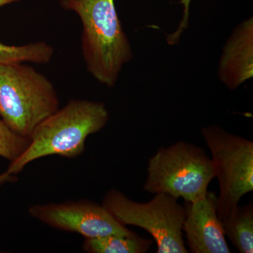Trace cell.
Returning a JSON list of instances; mask_svg holds the SVG:
<instances>
[{
	"instance_id": "6da1fadb",
	"label": "cell",
	"mask_w": 253,
	"mask_h": 253,
	"mask_svg": "<svg viewBox=\"0 0 253 253\" xmlns=\"http://www.w3.org/2000/svg\"><path fill=\"white\" fill-rule=\"evenodd\" d=\"M60 4L81 18V48L87 71L100 83L113 87L123 66L133 59L114 0H60Z\"/></svg>"
},
{
	"instance_id": "7a4b0ae2",
	"label": "cell",
	"mask_w": 253,
	"mask_h": 253,
	"mask_svg": "<svg viewBox=\"0 0 253 253\" xmlns=\"http://www.w3.org/2000/svg\"><path fill=\"white\" fill-rule=\"evenodd\" d=\"M109 121L104 103L71 100L37 126L27 149L10 163L7 172L14 175L30 163L45 156L77 157L84 151L86 138L101 131Z\"/></svg>"
},
{
	"instance_id": "3957f363",
	"label": "cell",
	"mask_w": 253,
	"mask_h": 253,
	"mask_svg": "<svg viewBox=\"0 0 253 253\" xmlns=\"http://www.w3.org/2000/svg\"><path fill=\"white\" fill-rule=\"evenodd\" d=\"M59 109L54 84L23 63H0V116L18 135L30 137Z\"/></svg>"
},
{
	"instance_id": "277c9868",
	"label": "cell",
	"mask_w": 253,
	"mask_h": 253,
	"mask_svg": "<svg viewBox=\"0 0 253 253\" xmlns=\"http://www.w3.org/2000/svg\"><path fill=\"white\" fill-rule=\"evenodd\" d=\"M146 172L145 191L188 203L204 199L215 178L212 160L205 150L184 141L160 148L148 161Z\"/></svg>"
},
{
	"instance_id": "5b68a950",
	"label": "cell",
	"mask_w": 253,
	"mask_h": 253,
	"mask_svg": "<svg viewBox=\"0 0 253 253\" xmlns=\"http://www.w3.org/2000/svg\"><path fill=\"white\" fill-rule=\"evenodd\" d=\"M118 221L147 231L157 245V253H188L184 241V206L166 194H155L148 202L133 201L119 190H109L102 203Z\"/></svg>"
},
{
	"instance_id": "8992f818",
	"label": "cell",
	"mask_w": 253,
	"mask_h": 253,
	"mask_svg": "<svg viewBox=\"0 0 253 253\" xmlns=\"http://www.w3.org/2000/svg\"><path fill=\"white\" fill-rule=\"evenodd\" d=\"M219 186L217 214L225 219L253 190V142L212 125L201 129Z\"/></svg>"
},
{
	"instance_id": "52a82bcc",
	"label": "cell",
	"mask_w": 253,
	"mask_h": 253,
	"mask_svg": "<svg viewBox=\"0 0 253 253\" xmlns=\"http://www.w3.org/2000/svg\"><path fill=\"white\" fill-rule=\"evenodd\" d=\"M29 212L50 226L77 233L85 239L136 234L118 221L103 205L89 201L35 205L30 208Z\"/></svg>"
},
{
	"instance_id": "ba28073f",
	"label": "cell",
	"mask_w": 253,
	"mask_h": 253,
	"mask_svg": "<svg viewBox=\"0 0 253 253\" xmlns=\"http://www.w3.org/2000/svg\"><path fill=\"white\" fill-rule=\"evenodd\" d=\"M217 196L208 191L204 199L194 203L185 202L186 217L183 224L189 252L192 253H230L222 221L217 209Z\"/></svg>"
},
{
	"instance_id": "9c48e42d",
	"label": "cell",
	"mask_w": 253,
	"mask_h": 253,
	"mask_svg": "<svg viewBox=\"0 0 253 253\" xmlns=\"http://www.w3.org/2000/svg\"><path fill=\"white\" fill-rule=\"evenodd\" d=\"M218 76L231 90L253 76V18L238 25L223 47Z\"/></svg>"
},
{
	"instance_id": "30bf717a",
	"label": "cell",
	"mask_w": 253,
	"mask_h": 253,
	"mask_svg": "<svg viewBox=\"0 0 253 253\" xmlns=\"http://www.w3.org/2000/svg\"><path fill=\"white\" fill-rule=\"evenodd\" d=\"M224 234L240 253H253V201L246 206L238 205L222 219Z\"/></svg>"
},
{
	"instance_id": "8fae6325",
	"label": "cell",
	"mask_w": 253,
	"mask_h": 253,
	"mask_svg": "<svg viewBox=\"0 0 253 253\" xmlns=\"http://www.w3.org/2000/svg\"><path fill=\"white\" fill-rule=\"evenodd\" d=\"M153 241L133 236L109 235L94 239H85L83 249L90 253H146Z\"/></svg>"
},
{
	"instance_id": "7c38bea8",
	"label": "cell",
	"mask_w": 253,
	"mask_h": 253,
	"mask_svg": "<svg viewBox=\"0 0 253 253\" xmlns=\"http://www.w3.org/2000/svg\"><path fill=\"white\" fill-rule=\"evenodd\" d=\"M54 48L45 42L22 46L6 45L0 42V63L31 62L45 64L54 56Z\"/></svg>"
},
{
	"instance_id": "4fadbf2b",
	"label": "cell",
	"mask_w": 253,
	"mask_h": 253,
	"mask_svg": "<svg viewBox=\"0 0 253 253\" xmlns=\"http://www.w3.org/2000/svg\"><path fill=\"white\" fill-rule=\"evenodd\" d=\"M30 139L18 135L0 120V156L12 162L27 149Z\"/></svg>"
},
{
	"instance_id": "5bb4252c",
	"label": "cell",
	"mask_w": 253,
	"mask_h": 253,
	"mask_svg": "<svg viewBox=\"0 0 253 253\" xmlns=\"http://www.w3.org/2000/svg\"><path fill=\"white\" fill-rule=\"evenodd\" d=\"M191 1L192 0H181L180 3L184 6L182 18H181L180 23L175 31L166 36V41L169 45L177 44L180 41L183 33L187 29L188 26H189V9Z\"/></svg>"
},
{
	"instance_id": "9a60e30c",
	"label": "cell",
	"mask_w": 253,
	"mask_h": 253,
	"mask_svg": "<svg viewBox=\"0 0 253 253\" xmlns=\"http://www.w3.org/2000/svg\"><path fill=\"white\" fill-rule=\"evenodd\" d=\"M15 179L14 174H9L6 171V172L0 174V185L4 184V183L9 182V181H13Z\"/></svg>"
},
{
	"instance_id": "2e32d148",
	"label": "cell",
	"mask_w": 253,
	"mask_h": 253,
	"mask_svg": "<svg viewBox=\"0 0 253 253\" xmlns=\"http://www.w3.org/2000/svg\"><path fill=\"white\" fill-rule=\"evenodd\" d=\"M21 0H0V8L6 4H12V3L18 2Z\"/></svg>"
}]
</instances>
